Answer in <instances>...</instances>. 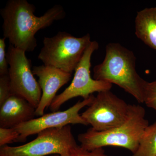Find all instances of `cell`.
Here are the masks:
<instances>
[{"label":"cell","mask_w":156,"mask_h":156,"mask_svg":"<svg viewBox=\"0 0 156 156\" xmlns=\"http://www.w3.org/2000/svg\"><path fill=\"white\" fill-rule=\"evenodd\" d=\"M35 10L34 5L27 0H9L0 10L3 37L9 40L10 44L25 52H32L36 48L38 31L64 19L66 15L60 5L53 6L40 17L35 15Z\"/></svg>","instance_id":"1"},{"label":"cell","mask_w":156,"mask_h":156,"mask_svg":"<svg viewBox=\"0 0 156 156\" xmlns=\"http://www.w3.org/2000/svg\"><path fill=\"white\" fill-rule=\"evenodd\" d=\"M103 62L93 68V79L114 84L144 103L147 81L136 72V56L119 43H109Z\"/></svg>","instance_id":"2"},{"label":"cell","mask_w":156,"mask_h":156,"mask_svg":"<svg viewBox=\"0 0 156 156\" xmlns=\"http://www.w3.org/2000/svg\"><path fill=\"white\" fill-rule=\"evenodd\" d=\"M145 109L139 105H130L128 118L120 126L103 131H95L92 128L78 135L80 146L91 151L106 146L126 148L134 154L146 129L149 126L145 119Z\"/></svg>","instance_id":"3"},{"label":"cell","mask_w":156,"mask_h":156,"mask_svg":"<svg viewBox=\"0 0 156 156\" xmlns=\"http://www.w3.org/2000/svg\"><path fill=\"white\" fill-rule=\"evenodd\" d=\"M89 34L76 37L66 32L52 37H45L38 58L44 65L72 74L90 44Z\"/></svg>","instance_id":"4"},{"label":"cell","mask_w":156,"mask_h":156,"mask_svg":"<svg viewBox=\"0 0 156 156\" xmlns=\"http://www.w3.org/2000/svg\"><path fill=\"white\" fill-rule=\"evenodd\" d=\"M35 139L23 145L0 148V156H71L78 145L70 125L50 128L38 133Z\"/></svg>","instance_id":"5"},{"label":"cell","mask_w":156,"mask_h":156,"mask_svg":"<svg viewBox=\"0 0 156 156\" xmlns=\"http://www.w3.org/2000/svg\"><path fill=\"white\" fill-rule=\"evenodd\" d=\"M99 48L96 41H92L88 46L75 70L74 76L69 86L56 95L50 107L52 112L58 111L62 105L74 98L87 99L95 92L110 90L112 84L97 80L91 76V58L92 54Z\"/></svg>","instance_id":"6"},{"label":"cell","mask_w":156,"mask_h":156,"mask_svg":"<svg viewBox=\"0 0 156 156\" xmlns=\"http://www.w3.org/2000/svg\"><path fill=\"white\" fill-rule=\"evenodd\" d=\"M130 106L110 90L102 91L98 93L81 116L95 131H107L126 121Z\"/></svg>","instance_id":"7"},{"label":"cell","mask_w":156,"mask_h":156,"mask_svg":"<svg viewBox=\"0 0 156 156\" xmlns=\"http://www.w3.org/2000/svg\"><path fill=\"white\" fill-rule=\"evenodd\" d=\"M26 53L9 45L6 54L9 76L13 94L23 98L36 109L41 101L42 91L34 77L31 61L27 57Z\"/></svg>","instance_id":"8"},{"label":"cell","mask_w":156,"mask_h":156,"mask_svg":"<svg viewBox=\"0 0 156 156\" xmlns=\"http://www.w3.org/2000/svg\"><path fill=\"white\" fill-rule=\"evenodd\" d=\"M94 97L91 95L89 98L79 101L66 110L44 114L14 127L20 134L17 142H24L28 136L37 134L46 129L60 128L70 124L88 126L79 112L85 106H89Z\"/></svg>","instance_id":"9"},{"label":"cell","mask_w":156,"mask_h":156,"mask_svg":"<svg viewBox=\"0 0 156 156\" xmlns=\"http://www.w3.org/2000/svg\"><path fill=\"white\" fill-rule=\"evenodd\" d=\"M32 72L39 78L38 83L42 91V96L36 109V115L41 116L46 109L50 107L58 90L70 80L72 74L50 66H34Z\"/></svg>","instance_id":"10"},{"label":"cell","mask_w":156,"mask_h":156,"mask_svg":"<svg viewBox=\"0 0 156 156\" xmlns=\"http://www.w3.org/2000/svg\"><path fill=\"white\" fill-rule=\"evenodd\" d=\"M36 108L27 101L13 94L0 105V128H13L34 119Z\"/></svg>","instance_id":"11"},{"label":"cell","mask_w":156,"mask_h":156,"mask_svg":"<svg viewBox=\"0 0 156 156\" xmlns=\"http://www.w3.org/2000/svg\"><path fill=\"white\" fill-rule=\"evenodd\" d=\"M135 25L136 37L156 51V7L137 12Z\"/></svg>","instance_id":"12"},{"label":"cell","mask_w":156,"mask_h":156,"mask_svg":"<svg viewBox=\"0 0 156 156\" xmlns=\"http://www.w3.org/2000/svg\"><path fill=\"white\" fill-rule=\"evenodd\" d=\"M131 156H156V122L146 129L138 149Z\"/></svg>","instance_id":"13"},{"label":"cell","mask_w":156,"mask_h":156,"mask_svg":"<svg viewBox=\"0 0 156 156\" xmlns=\"http://www.w3.org/2000/svg\"><path fill=\"white\" fill-rule=\"evenodd\" d=\"M144 103L148 107L156 111V80L152 82L147 81L144 89Z\"/></svg>","instance_id":"14"},{"label":"cell","mask_w":156,"mask_h":156,"mask_svg":"<svg viewBox=\"0 0 156 156\" xmlns=\"http://www.w3.org/2000/svg\"><path fill=\"white\" fill-rule=\"evenodd\" d=\"M19 136V132L14 128H0V147L17 142Z\"/></svg>","instance_id":"15"},{"label":"cell","mask_w":156,"mask_h":156,"mask_svg":"<svg viewBox=\"0 0 156 156\" xmlns=\"http://www.w3.org/2000/svg\"><path fill=\"white\" fill-rule=\"evenodd\" d=\"M13 94L9 74L0 76V105Z\"/></svg>","instance_id":"16"},{"label":"cell","mask_w":156,"mask_h":156,"mask_svg":"<svg viewBox=\"0 0 156 156\" xmlns=\"http://www.w3.org/2000/svg\"><path fill=\"white\" fill-rule=\"evenodd\" d=\"M5 38L0 39V76L9 74V64L6 53Z\"/></svg>","instance_id":"17"},{"label":"cell","mask_w":156,"mask_h":156,"mask_svg":"<svg viewBox=\"0 0 156 156\" xmlns=\"http://www.w3.org/2000/svg\"><path fill=\"white\" fill-rule=\"evenodd\" d=\"M71 156H112L108 155L105 153L103 148L100 147L92 150L85 149L78 145L74 151Z\"/></svg>","instance_id":"18"},{"label":"cell","mask_w":156,"mask_h":156,"mask_svg":"<svg viewBox=\"0 0 156 156\" xmlns=\"http://www.w3.org/2000/svg\"><path fill=\"white\" fill-rule=\"evenodd\" d=\"M49 156H60L59 155H58V154H53V155H50Z\"/></svg>","instance_id":"19"}]
</instances>
